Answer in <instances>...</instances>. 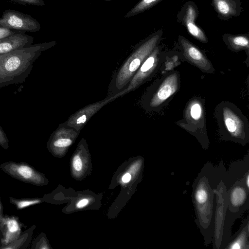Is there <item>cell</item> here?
<instances>
[{
  "instance_id": "cell-1",
  "label": "cell",
  "mask_w": 249,
  "mask_h": 249,
  "mask_svg": "<svg viewBox=\"0 0 249 249\" xmlns=\"http://www.w3.org/2000/svg\"><path fill=\"white\" fill-rule=\"evenodd\" d=\"M214 193L205 176L198 175L192 185V199L195 223L203 237L204 245L212 243L213 233Z\"/></svg>"
},
{
  "instance_id": "cell-2",
  "label": "cell",
  "mask_w": 249,
  "mask_h": 249,
  "mask_svg": "<svg viewBox=\"0 0 249 249\" xmlns=\"http://www.w3.org/2000/svg\"><path fill=\"white\" fill-rule=\"evenodd\" d=\"M220 139L246 145L249 142V124L246 117L234 104L219 103L214 109Z\"/></svg>"
},
{
  "instance_id": "cell-3",
  "label": "cell",
  "mask_w": 249,
  "mask_h": 249,
  "mask_svg": "<svg viewBox=\"0 0 249 249\" xmlns=\"http://www.w3.org/2000/svg\"><path fill=\"white\" fill-rule=\"evenodd\" d=\"M163 31L152 34L135 49L124 62L114 76L110 87L108 98L123 90L146 58L159 45Z\"/></svg>"
},
{
  "instance_id": "cell-4",
  "label": "cell",
  "mask_w": 249,
  "mask_h": 249,
  "mask_svg": "<svg viewBox=\"0 0 249 249\" xmlns=\"http://www.w3.org/2000/svg\"><path fill=\"white\" fill-rule=\"evenodd\" d=\"M180 87L179 72L170 71L163 74L148 87L141 100L147 112H158L167 105Z\"/></svg>"
},
{
  "instance_id": "cell-5",
  "label": "cell",
  "mask_w": 249,
  "mask_h": 249,
  "mask_svg": "<svg viewBox=\"0 0 249 249\" xmlns=\"http://www.w3.org/2000/svg\"><path fill=\"white\" fill-rule=\"evenodd\" d=\"M204 100L193 97L188 102L183 118L176 124L195 137L203 149H208L210 142L206 128V112Z\"/></svg>"
},
{
  "instance_id": "cell-6",
  "label": "cell",
  "mask_w": 249,
  "mask_h": 249,
  "mask_svg": "<svg viewBox=\"0 0 249 249\" xmlns=\"http://www.w3.org/2000/svg\"><path fill=\"white\" fill-rule=\"evenodd\" d=\"M216 206L213 216V246L214 249H225L230 242L225 229L226 213L228 205L227 189L221 180L213 189Z\"/></svg>"
},
{
  "instance_id": "cell-7",
  "label": "cell",
  "mask_w": 249,
  "mask_h": 249,
  "mask_svg": "<svg viewBox=\"0 0 249 249\" xmlns=\"http://www.w3.org/2000/svg\"><path fill=\"white\" fill-rule=\"evenodd\" d=\"M227 193L228 205L226 213L225 229L231 241L233 238L231 233L233 224L249 208V189L240 179L234 183L227 190Z\"/></svg>"
},
{
  "instance_id": "cell-8",
  "label": "cell",
  "mask_w": 249,
  "mask_h": 249,
  "mask_svg": "<svg viewBox=\"0 0 249 249\" xmlns=\"http://www.w3.org/2000/svg\"><path fill=\"white\" fill-rule=\"evenodd\" d=\"M165 55L157 46L146 58L134 74L125 88L121 92L109 98L111 101L116 98L134 90L153 78L163 64Z\"/></svg>"
},
{
  "instance_id": "cell-9",
  "label": "cell",
  "mask_w": 249,
  "mask_h": 249,
  "mask_svg": "<svg viewBox=\"0 0 249 249\" xmlns=\"http://www.w3.org/2000/svg\"><path fill=\"white\" fill-rule=\"evenodd\" d=\"M0 168L11 177L22 182L36 186L45 183L43 175L25 162L7 161L0 164Z\"/></svg>"
},
{
  "instance_id": "cell-10",
  "label": "cell",
  "mask_w": 249,
  "mask_h": 249,
  "mask_svg": "<svg viewBox=\"0 0 249 249\" xmlns=\"http://www.w3.org/2000/svg\"><path fill=\"white\" fill-rule=\"evenodd\" d=\"M178 42L183 59L201 71L213 73L215 69L205 54L184 36L179 35Z\"/></svg>"
},
{
  "instance_id": "cell-11",
  "label": "cell",
  "mask_w": 249,
  "mask_h": 249,
  "mask_svg": "<svg viewBox=\"0 0 249 249\" xmlns=\"http://www.w3.org/2000/svg\"><path fill=\"white\" fill-rule=\"evenodd\" d=\"M0 27L23 32H36L40 29L39 23L31 16L11 9L3 12Z\"/></svg>"
},
{
  "instance_id": "cell-12",
  "label": "cell",
  "mask_w": 249,
  "mask_h": 249,
  "mask_svg": "<svg viewBox=\"0 0 249 249\" xmlns=\"http://www.w3.org/2000/svg\"><path fill=\"white\" fill-rule=\"evenodd\" d=\"M198 16V9L196 5L192 1H188L178 12L177 21L186 28L193 37L202 43H207L208 37L203 29L196 23Z\"/></svg>"
},
{
  "instance_id": "cell-13",
  "label": "cell",
  "mask_w": 249,
  "mask_h": 249,
  "mask_svg": "<svg viewBox=\"0 0 249 249\" xmlns=\"http://www.w3.org/2000/svg\"><path fill=\"white\" fill-rule=\"evenodd\" d=\"M110 101L107 98V99L89 105L72 114L65 123L69 126L79 131L93 115Z\"/></svg>"
},
{
  "instance_id": "cell-14",
  "label": "cell",
  "mask_w": 249,
  "mask_h": 249,
  "mask_svg": "<svg viewBox=\"0 0 249 249\" xmlns=\"http://www.w3.org/2000/svg\"><path fill=\"white\" fill-rule=\"evenodd\" d=\"M33 41V36L18 31L0 39V55L29 47Z\"/></svg>"
},
{
  "instance_id": "cell-15",
  "label": "cell",
  "mask_w": 249,
  "mask_h": 249,
  "mask_svg": "<svg viewBox=\"0 0 249 249\" xmlns=\"http://www.w3.org/2000/svg\"><path fill=\"white\" fill-rule=\"evenodd\" d=\"M211 5L217 17L223 20L239 16L242 11L240 0H212Z\"/></svg>"
},
{
  "instance_id": "cell-16",
  "label": "cell",
  "mask_w": 249,
  "mask_h": 249,
  "mask_svg": "<svg viewBox=\"0 0 249 249\" xmlns=\"http://www.w3.org/2000/svg\"><path fill=\"white\" fill-rule=\"evenodd\" d=\"M24 226L18 216L4 215L3 231L0 249L17 239L22 233V229Z\"/></svg>"
},
{
  "instance_id": "cell-17",
  "label": "cell",
  "mask_w": 249,
  "mask_h": 249,
  "mask_svg": "<svg viewBox=\"0 0 249 249\" xmlns=\"http://www.w3.org/2000/svg\"><path fill=\"white\" fill-rule=\"evenodd\" d=\"M78 132L67 125L65 123L61 124L53 134L51 142L52 146L55 148L68 147L72 144L73 138Z\"/></svg>"
},
{
  "instance_id": "cell-18",
  "label": "cell",
  "mask_w": 249,
  "mask_h": 249,
  "mask_svg": "<svg viewBox=\"0 0 249 249\" xmlns=\"http://www.w3.org/2000/svg\"><path fill=\"white\" fill-rule=\"evenodd\" d=\"M249 216L244 219L237 232L225 249H249Z\"/></svg>"
},
{
  "instance_id": "cell-19",
  "label": "cell",
  "mask_w": 249,
  "mask_h": 249,
  "mask_svg": "<svg viewBox=\"0 0 249 249\" xmlns=\"http://www.w3.org/2000/svg\"><path fill=\"white\" fill-rule=\"evenodd\" d=\"M222 38L229 50L235 53L245 51L249 57V37L248 34H225L222 36Z\"/></svg>"
},
{
  "instance_id": "cell-20",
  "label": "cell",
  "mask_w": 249,
  "mask_h": 249,
  "mask_svg": "<svg viewBox=\"0 0 249 249\" xmlns=\"http://www.w3.org/2000/svg\"><path fill=\"white\" fill-rule=\"evenodd\" d=\"M35 228V225H32L21 233L17 239L9 244L3 247L1 249H27L32 238Z\"/></svg>"
},
{
  "instance_id": "cell-21",
  "label": "cell",
  "mask_w": 249,
  "mask_h": 249,
  "mask_svg": "<svg viewBox=\"0 0 249 249\" xmlns=\"http://www.w3.org/2000/svg\"><path fill=\"white\" fill-rule=\"evenodd\" d=\"M162 0H141L126 15L129 17L143 12L156 5Z\"/></svg>"
},
{
  "instance_id": "cell-22",
  "label": "cell",
  "mask_w": 249,
  "mask_h": 249,
  "mask_svg": "<svg viewBox=\"0 0 249 249\" xmlns=\"http://www.w3.org/2000/svg\"><path fill=\"white\" fill-rule=\"evenodd\" d=\"M9 200L10 203L18 210H22L41 202V199L38 198H15L10 196Z\"/></svg>"
},
{
  "instance_id": "cell-23",
  "label": "cell",
  "mask_w": 249,
  "mask_h": 249,
  "mask_svg": "<svg viewBox=\"0 0 249 249\" xmlns=\"http://www.w3.org/2000/svg\"><path fill=\"white\" fill-rule=\"evenodd\" d=\"M49 247L46 243L45 240L41 237H37L32 242L31 249H48Z\"/></svg>"
},
{
  "instance_id": "cell-24",
  "label": "cell",
  "mask_w": 249,
  "mask_h": 249,
  "mask_svg": "<svg viewBox=\"0 0 249 249\" xmlns=\"http://www.w3.org/2000/svg\"><path fill=\"white\" fill-rule=\"evenodd\" d=\"M21 4L35 6H43L44 2L43 0H11Z\"/></svg>"
},
{
  "instance_id": "cell-25",
  "label": "cell",
  "mask_w": 249,
  "mask_h": 249,
  "mask_svg": "<svg viewBox=\"0 0 249 249\" xmlns=\"http://www.w3.org/2000/svg\"><path fill=\"white\" fill-rule=\"evenodd\" d=\"M0 145L7 150L9 147V141L5 133L0 126Z\"/></svg>"
},
{
  "instance_id": "cell-26",
  "label": "cell",
  "mask_w": 249,
  "mask_h": 249,
  "mask_svg": "<svg viewBox=\"0 0 249 249\" xmlns=\"http://www.w3.org/2000/svg\"><path fill=\"white\" fill-rule=\"evenodd\" d=\"M4 214L3 213V208L2 205L1 201V198L0 196V248L1 246V241L2 238V234L3 231V220H4Z\"/></svg>"
},
{
  "instance_id": "cell-27",
  "label": "cell",
  "mask_w": 249,
  "mask_h": 249,
  "mask_svg": "<svg viewBox=\"0 0 249 249\" xmlns=\"http://www.w3.org/2000/svg\"><path fill=\"white\" fill-rule=\"evenodd\" d=\"M17 32L18 31L4 27H0V39L12 35Z\"/></svg>"
},
{
  "instance_id": "cell-28",
  "label": "cell",
  "mask_w": 249,
  "mask_h": 249,
  "mask_svg": "<svg viewBox=\"0 0 249 249\" xmlns=\"http://www.w3.org/2000/svg\"><path fill=\"white\" fill-rule=\"evenodd\" d=\"M73 166L75 170L80 171L82 168V162L79 156H75L73 160Z\"/></svg>"
},
{
  "instance_id": "cell-29",
  "label": "cell",
  "mask_w": 249,
  "mask_h": 249,
  "mask_svg": "<svg viewBox=\"0 0 249 249\" xmlns=\"http://www.w3.org/2000/svg\"><path fill=\"white\" fill-rule=\"evenodd\" d=\"M243 181L244 183L247 186L248 188L249 189V171H247L245 173V175L243 176V178L241 179Z\"/></svg>"
},
{
  "instance_id": "cell-30",
  "label": "cell",
  "mask_w": 249,
  "mask_h": 249,
  "mask_svg": "<svg viewBox=\"0 0 249 249\" xmlns=\"http://www.w3.org/2000/svg\"><path fill=\"white\" fill-rule=\"evenodd\" d=\"M89 203V200L87 199H83L81 200L77 204V207L78 208H81L86 206Z\"/></svg>"
},
{
  "instance_id": "cell-31",
  "label": "cell",
  "mask_w": 249,
  "mask_h": 249,
  "mask_svg": "<svg viewBox=\"0 0 249 249\" xmlns=\"http://www.w3.org/2000/svg\"><path fill=\"white\" fill-rule=\"evenodd\" d=\"M131 178V176L129 173L125 174L122 177V180L124 183L128 182Z\"/></svg>"
}]
</instances>
